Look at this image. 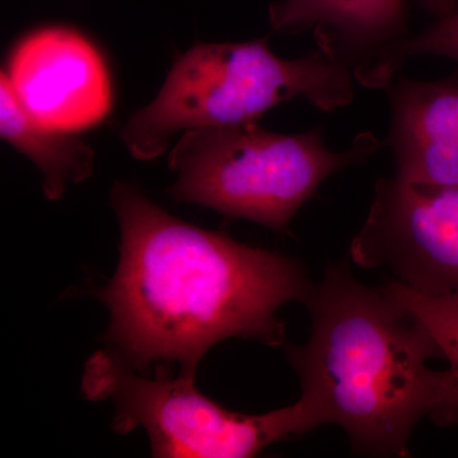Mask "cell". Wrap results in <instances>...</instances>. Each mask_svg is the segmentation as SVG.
<instances>
[{
	"mask_svg": "<svg viewBox=\"0 0 458 458\" xmlns=\"http://www.w3.org/2000/svg\"><path fill=\"white\" fill-rule=\"evenodd\" d=\"M357 84L351 68L318 47L284 59L269 38L198 44L174 62L153 101L123 123L120 140L135 159L150 161L177 135L259 122L291 99L339 110L352 104Z\"/></svg>",
	"mask_w": 458,
	"mask_h": 458,
	"instance_id": "3",
	"label": "cell"
},
{
	"mask_svg": "<svg viewBox=\"0 0 458 458\" xmlns=\"http://www.w3.org/2000/svg\"><path fill=\"white\" fill-rule=\"evenodd\" d=\"M349 258L364 269L387 271L418 293L458 291V189L382 177Z\"/></svg>",
	"mask_w": 458,
	"mask_h": 458,
	"instance_id": "6",
	"label": "cell"
},
{
	"mask_svg": "<svg viewBox=\"0 0 458 458\" xmlns=\"http://www.w3.org/2000/svg\"><path fill=\"white\" fill-rule=\"evenodd\" d=\"M111 204L120 261L98 297L126 366L179 364L194 378L205 352L229 337L284 345L276 313L306 304L315 286L300 261L180 221L129 183L114 186Z\"/></svg>",
	"mask_w": 458,
	"mask_h": 458,
	"instance_id": "1",
	"label": "cell"
},
{
	"mask_svg": "<svg viewBox=\"0 0 458 458\" xmlns=\"http://www.w3.org/2000/svg\"><path fill=\"white\" fill-rule=\"evenodd\" d=\"M385 90L394 176L419 188L458 189V74L417 81L400 72Z\"/></svg>",
	"mask_w": 458,
	"mask_h": 458,
	"instance_id": "8",
	"label": "cell"
},
{
	"mask_svg": "<svg viewBox=\"0 0 458 458\" xmlns=\"http://www.w3.org/2000/svg\"><path fill=\"white\" fill-rule=\"evenodd\" d=\"M351 262L328 265L304 304L309 340L286 346L298 401L312 430L342 428L355 454L406 457L419 421L458 423L457 382L430 369L442 354L424 325L384 288L360 282Z\"/></svg>",
	"mask_w": 458,
	"mask_h": 458,
	"instance_id": "2",
	"label": "cell"
},
{
	"mask_svg": "<svg viewBox=\"0 0 458 458\" xmlns=\"http://www.w3.org/2000/svg\"><path fill=\"white\" fill-rule=\"evenodd\" d=\"M3 74L21 105L55 131H87L104 122L113 106L104 57L71 27L30 32L14 47Z\"/></svg>",
	"mask_w": 458,
	"mask_h": 458,
	"instance_id": "7",
	"label": "cell"
},
{
	"mask_svg": "<svg viewBox=\"0 0 458 458\" xmlns=\"http://www.w3.org/2000/svg\"><path fill=\"white\" fill-rule=\"evenodd\" d=\"M267 17L280 35L312 32L355 78L411 33L406 0H276Z\"/></svg>",
	"mask_w": 458,
	"mask_h": 458,
	"instance_id": "9",
	"label": "cell"
},
{
	"mask_svg": "<svg viewBox=\"0 0 458 458\" xmlns=\"http://www.w3.org/2000/svg\"><path fill=\"white\" fill-rule=\"evenodd\" d=\"M424 55L445 57L458 63V9L434 20L432 25L421 31L410 33L358 75L357 82L366 89H385L409 59Z\"/></svg>",
	"mask_w": 458,
	"mask_h": 458,
	"instance_id": "11",
	"label": "cell"
},
{
	"mask_svg": "<svg viewBox=\"0 0 458 458\" xmlns=\"http://www.w3.org/2000/svg\"><path fill=\"white\" fill-rule=\"evenodd\" d=\"M83 391L114 403V429L146 430L155 457L245 458L271 443L311 432L300 401L265 414L231 411L195 388L192 377L135 375L119 355L99 352L87 363Z\"/></svg>",
	"mask_w": 458,
	"mask_h": 458,
	"instance_id": "5",
	"label": "cell"
},
{
	"mask_svg": "<svg viewBox=\"0 0 458 458\" xmlns=\"http://www.w3.org/2000/svg\"><path fill=\"white\" fill-rule=\"evenodd\" d=\"M382 288L415 316L432 335L442 360L458 386V291L443 295H426L391 279Z\"/></svg>",
	"mask_w": 458,
	"mask_h": 458,
	"instance_id": "12",
	"label": "cell"
},
{
	"mask_svg": "<svg viewBox=\"0 0 458 458\" xmlns=\"http://www.w3.org/2000/svg\"><path fill=\"white\" fill-rule=\"evenodd\" d=\"M0 135L42 174L45 198L57 200L71 185L89 179L95 152L73 132L55 131L38 122L18 101L5 75H0Z\"/></svg>",
	"mask_w": 458,
	"mask_h": 458,
	"instance_id": "10",
	"label": "cell"
},
{
	"mask_svg": "<svg viewBox=\"0 0 458 458\" xmlns=\"http://www.w3.org/2000/svg\"><path fill=\"white\" fill-rule=\"evenodd\" d=\"M381 147L370 131L345 150H334L321 128L283 134L252 122L195 129L172 148L176 181L170 194L284 233L328 177L364 164Z\"/></svg>",
	"mask_w": 458,
	"mask_h": 458,
	"instance_id": "4",
	"label": "cell"
},
{
	"mask_svg": "<svg viewBox=\"0 0 458 458\" xmlns=\"http://www.w3.org/2000/svg\"><path fill=\"white\" fill-rule=\"evenodd\" d=\"M434 20L454 13L458 9V0H418Z\"/></svg>",
	"mask_w": 458,
	"mask_h": 458,
	"instance_id": "13",
	"label": "cell"
}]
</instances>
